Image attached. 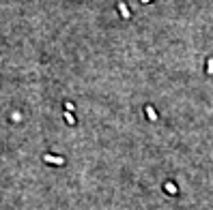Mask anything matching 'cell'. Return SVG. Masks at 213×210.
I'll return each mask as SVG.
<instances>
[{
	"instance_id": "obj_1",
	"label": "cell",
	"mask_w": 213,
	"mask_h": 210,
	"mask_svg": "<svg viewBox=\"0 0 213 210\" xmlns=\"http://www.w3.org/2000/svg\"><path fill=\"white\" fill-rule=\"evenodd\" d=\"M45 161H50V163H63V159L61 157H54V159L52 157H45Z\"/></svg>"
}]
</instances>
